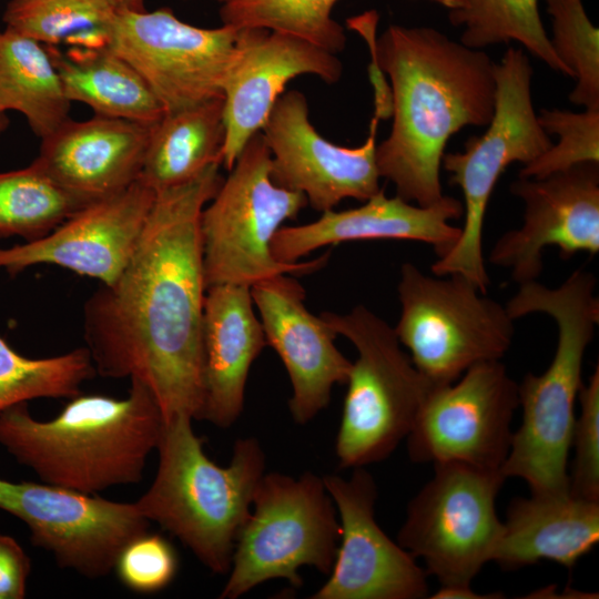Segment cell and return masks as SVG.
<instances>
[{"label":"cell","instance_id":"1","mask_svg":"<svg viewBox=\"0 0 599 599\" xmlns=\"http://www.w3.org/2000/svg\"><path fill=\"white\" fill-rule=\"evenodd\" d=\"M220 166L155 192L128 264L83 307L85 348L95 373L145 385L164 420L202 419L206 286L200 219L223 181Z\"/></svg>","mask_w":599,"mask_h":599},{"label":"cell","instance_id":"2","mask_svg":"<svg viewBox=\"0 0 599 599\" xmlns=\"http://www.w3.org/2000/svg\"><path fill=\"white\" fill-rule=\"evenodd\" d=\"M377 20L375 11L347 20L390 80L393 123L376 145L377 169L397 196L429 206L444 196L439 173L449 138L493 116L496 63L433 28L390 24L376 38Z\"/></svg>","mask_w":599,"mask_h":599},{"label":"cell","instance_id":"3","mask_svg":"<svg viewBox=\"0 0 599 599\" xmlns=\"http://www.w3.org/2000/svg\"><path fill=\"white\" fill-rule=\"evenodd\" d=\"M130 382L124 398L79 394L50 420L11 406L0 413V445L43 483L90 495L136 484L164 418L150 389Z\"/></svg>","mask_w":599,"mask_h":599},{"label":"cell","instance_id":"4","mask_svg":"<svg viewBox=\"0 0 599 599\" xmlns=\"http://www.w3.org/2000/svg\"><path fill=\"white\" fill-rule=\"evenodd\" d=\"M596 277L573 271L558 287L537 281L519 284L505 305L515 321L532 313L552 317L557 325L554 358L541 375L526 374L518 384L522 418L512 433L500 467L505 478L524 479L531 494L569 493L568 457L581 386L583 357L599 323Z\"/></svg>","mask_w":599,"mask_h":599},{"label":"cell","instance_id":"5","mask_svg":"<svg viewBox=\"0 0 599 599\" xmlns=\"http://www.w3.org/2000/svg\"><path fill=\"white\" fill-rule=\"evenodd\" d=\"M192 420L185 415L164 420L156 475L134 504L145 519L223 575L230 570L237 536L265 474V455L256 438H241L230 465L219 466L206 456Z\"/></svg>","mask_w":599,"mask_h":599},{"label":"cell","instance_id":"6","mask_svg":"<svg viewBox=\"0 0 599 599\" xmlns=\"http://www.w3.org/2000/svg\"><path fill=\"white\" fill-rule=\"evenodd\" d=\"M230 174L200 219L206 288L216 284L253 285L281 274L306 275L323 268L329 252L311 261L283 263L272 240L287 220L307 205L304 194L275 184L271 154L261 132L244 145Z\"/></svg>","mask_w":599,"mask_h":599},{"label":"cell","instance_id":"7","mask_svg":"<svg viewBox=\"0 0 599 599\" xmlns=\"http://www.w3.org/2000/svg\"><path fill=\"white\" fill-rule=\"evenodd\" d=\"M532 68L520 49L509 48L495 67V105L487 130L470 136L463 152L445 153L441 166L449 183L464 196V224L457 243L432 265L434 275L458 274L483 293L490 285L484 254L483 229L490 195L514 162L527 164L551 145L531 99Z\"/></svg>","mask_w":599,"mask_h":599},{"label":"cell","instance_id":"8","mask_svg":"<svg viewBox=\"0 0 599 599\" xmlns=\"http://www.w3.org/2000/svg\"><path fill=\"white\" fill-rule=\"evenodd\" d=\"M321 316L357 351L335 441L338 464L357 468L382 461L406 439L432 384L404 352L394 327L366 306Z\"/></svg>","mask_w":599,"mask_h":599},{"label":"cell","instance_id":"9","mask_svg":"<svg viewBox=\"0 0 599 599\" xmlns=\"http://www.w3.org/2000/svg\"><path fill=\"white\" fill-rule=\"evenodd\" d=\"M341 538L336 507L323 477L265 473L236 539L229 579L220 593L236 599L262 582L285 579L302 586L298 570L329 573Z\"/></svg>","mask_w":599,"mask_h":599},{"label":"cell","instance_id":"10","mask_svg":"<svg viewBox=\"0 0 599 599\" xmlns=\"http://www.w3.org/2000/svg\"><path fill=\"white\" fill-rule=\"evenodd\" d=\"M400 316L394 327L418 372L433 386L457 380L473 365L500 359L515 335L506 307L468 278L400 267Z\"/></svg>","mask_w":599,"mask_h":599},{"label":"cell","instance_id":"11","mask_svg":"<svg viewBox=\"0 0 599 599\" xmlns=\"http://www.w3.org/2000/svg\"><path fill=\"white\" fill-rule=\"evenodd\" d=\"M409 501L397 542L423 559L440 586H470L493 556L502 530L496 498L505 476L447 461Z\"/></svg>","mask_w":599,"mask_h":599},{"label":"cell","instance_id":"12","mask_svg":"<svg viewBox=\"0 0 599 599\" xmlns=\"http://www.w3.org/2000/svg\"><path fill=\"white\" fill-rule=\"evenodd\" d=\"M518 407V384L500 359L477 363L454 383L432 385L406 437L409 458L500 469Z\"/></svg>","mask_w":599,"mask_h":599},{"label":"cell","instance_id":"13","mask_svg":"<svg viewBox=\"0 0 599 599\" xmlns=\"http://www.w3.org/2000/svg\"><path fill=\"white\" fill-rule=\"evenodd\" d=\"M236 35L232 26H192L167 8L121 10L108 48L140 74L169 113L223 98Z\"/></svg>","mask_w":599,"mask_h":599},{"label":"cell","instance_id":"14","mask_svg":"<svg viewBox=\"0 0 599 599\" xmlns=\"http://www.w3.org/2000/svg\"><path fill=\"white\" fill-rule=\"evenodd\" d=\"M0 509L22 520L31 542L60 568L97 579L108 576L124 546L149 531L134 502H119L48 483L0 478Z\"/></svg>","mask_w":599,"mask_h":599},{"label":"cell","instance_id":"15","mask_svg":"<svg viewBox=\"0 0 599 599\" xmlns=\"http://www.w3.org/2000/svg\"><path fill=\"white\" fill-rule=\"evenodd\" d=\"M378 122L372 118L367 139L359 146H341L312 124L302 92L284 91L261 131L271 154L273 182L304 194L318 212L333 210L348 197L368 200L382 190L376 164Z\"/></svg>","mask_w":599,"mask_h":599},{"label":"cell","instance_id":"16","mask_svg":"<svg viewBox=\"0 0 599 599\" xmlns=\"http://www.w3.org/2000/svg\"><path fill=\"white\" fill-rule=\"evenodd\" d=\"M510 192L524 203L522 224L501 235L489 261L510 271L518 284L536 281L544 251L556 246L562 258L599 252V167L585 163L546 177H519Z\"/></svg>","mask_w":599,"mask_h":599},{"label":"cell","instance_id":"17","mask_svg":"<svg viewBox=\"0 0 599 599\" xmlns=\"http://www.w3.org/2000/svg\"><path fill=\"white\" fill-rule=\"evenodd\" d=\"M349 478L323 477L339 517L341 538L326 582L313 599H420L427 573L375 519L377 487L364 467Z\"/></svg>","mask_w":599,"mask_h":599},{"label":"cell","instance_id":"18","mask_svg":"<svg viewBox=\"0 0 599 599\" xmlns=\"http://www.w3.org/2000/svg\"><path fill=\"white\" fill-rule=\"evenodd\" d=\"M342 73L343 64L335 53L303 39L263 28L237 29L222 83V165L231 170L247 141L262 131L292 79L312 74L333 84Z\"/></svg>","mask_w":599,"mask_h":599},{"label":"cell","instance_id":"19","mask_svg":"<svg viewBox=\"0 0 599 599\" xmlns=\"http://www.w3.org/2000/svg\"><path fill=\"white\" fill-rule=\"evenodd\" d=\"M154 199L155 192L138 179L87 204L45 236L0 248V268L16 275L48 264L111 284L131 258Z\"/></svg>","mask_w":599,"mask_h":599},{"label":"cell","instance_id":"20","mask_svg":"<svg viewBox=\"0 0 599 599\" xmlns=\"http://www.w3.org/2000/svg\"><path fill=\"white\" fill-rule=\"evenodd\" d=\"M251 294L267 345L290 377L291 415L306 424L328 405L333 386L347 382L352 362L336 347L334 329L306 308L305 290L295 278L276 275L253 285Z\"/></svg>","mask_w":599,"mask_h":599},{"label":"cell","instance_id":"21","mask_svg":"<svg viewBox=\"0 0 599 599\" xmlns=\"http://www.w3.org/2000/svg\"><path fill=\"white\" fill-rule=\"evenodd\" d=\"M358 207L328 210L314 222L282 226L272 240V253L283 263H295L327 245L366 240H410L433 246L438 257L457 243L460 227L449 222L463 216V203L444 195L429 206L412 204L382 189Z\"/></svg>","mask_w":599,"mask_h":599},{"label":"cell","instance_id":"22","mask_svg":"<svg viewBox=\"0 0 599 599\" xmlns=\"http://www.w3.org/2000/svg\"><path fill=\"white\" fill-rule=\"evenodd\" d=\"M151 126L98 114L69 119L41 139L33 162L62 189L91 203L139 179Z\"/></svg>","mask_w":599,"mask_h":599},{"label":"cell","instance_id":"23","mask_svg":"<svg viewBox=\"0 0 599 599\" xmlns=\"http://www.w3.org/2000/svg\"><path fill=\"white\" fill-rule=\"evenodd\" d=\"M266 345L251 287L216 284L206 288L202 419L221 428L237 420L244 407L250 368Z\"/></svg>","mask_w":599,"mask_h":599},{"label":"cell","instance_id":"24","mask_svg":"<svg viewBox=\"0 0 599 599\" xmlns=\"http://www.w3.org/2000/svg\"><path fill=\"white\" fill-rule=\"evenodd\" d=\"M598 540L599 500L531 494L509 505L491 561L518 569L550 560L571 569Z\"/></svg>","mask_w":599,"mask_h":599},{"label":"cell","instance_id":"25","mask_svg":"<svg viewBox=\"0 0 599 599\" xmlns=\"http://www.w3.org/2000/svg\"><path fill=\"white\" fill-rule=\"evenodd\" d=\"M223 98L164 113L151 126L139 179L154 192L184 184L222 165Z\"/></svg>","mask_w":599,"mask_h":599},{"label":"cell","instance_id":"26","mask_svg":"<svg viewBox=\"0 0 599 599\" xmlns=\"http://www.w3.org/2000/svg\"><path fill=\"white\" fill-rule=\"evenodd\" d=\"M48 48L70 102L87 104L98 115L148 125L163 116L161 104L144 80L109 48Z\"/></svg>","mask_w":599,"mask_h":599},{"label":"cell","instance_id":"27","mask_svg":"<svg viewBox=\"0 0 599 599\" xmlns=\"http://www.w3.org/2000/svg\"><path fill=\"white\" fill-rule=\"evenodd\" d=\"M70 104L48 45L0 30V110L23 114L43 139L70 119Z\"/></svg>","mask_w":599,"mask_h":599},{"label":"cell","instance_id":"28","mask_svg":"<svg viewBox=\"0 0 599 599\" xmlns=\"http://www.w3.org/2000/svg\"><path fill=\"white\" fill-rule=\"evenodd\" d=\"M106 0H11L3 21L48 47L106 49L116 14Z\"/></svg>","mask_w":599,"mask_h":599},{"label":"cell","instance_id":"29","mask_svg":"<svg viewBox=\"0 0 599 599\" xmlns=\"http://www.w3.org/2000/svg\"><path fill=\"white\" fill-rule=\"evenodd\" d=\"M453 26L463 27L460 42L473 49L517 41L548 67L571 78L555 53L541 22L538 0H463L449 11Z\"/></svg>","mask_w":599,"mask_h":599},{"label":"cell","instance_id":"30","mask_svg":"<svg viewBox=\"0 0 599 599\" xmlns=\"http://www.w3.org/2000/svg\"><path fill=\"white\" fill-rule=\"evenodd\" d=\"M87 204L52 181L34 162L0 173V238H41Z\"/></svg>","mask_w":599,"mask_h":599},{"label":"cell","instance_id":"31","mask_svg":"<svg viewBox=\"0 0 599 599\" xmlns=\"http://www.w3.org/2000/svg\"><path fill=\"white\" fill-rule=\"evenodd\" d=\"M95 374L85 347L45 358H29L0 336V413L38 398H67Z\"/></svg>","mask_w":599,"mask_h":599},{"label":"cell","instance_id":"32","mask_svg":"<svg viewBox=\"0 0 599 599\" xmlns=\"http://www.w3.org/2000/svg\"><path fill=\"white\" fill-rule=\"evenodd\" d=\"M338 0H233L222 4V24L291 34L332 53L346 45L344 28L332 18Z\"/></svg>","mask_w":599,"mask_h":599},{"label":"cell","instance_id":"33","mask_svg":"<svg viewBox=\"0 0 599 599\" xmlns=\"http://www.w3.org/2000/svg\"><path fill=\"white\" fill-rule=\"evenodd\" d=\"M552 18L551 47L568 68L576 85L569 100L585 109H599V30L582 0H545Z\"/></svg>","mask_w":599,"mask_h":599},{"label":"cell","instance_id":"34","mask_svg":"<svg viewBox=\"0 0 599 599\" xmlns=\"http://www.w3.org/2000/svg\"><path fill=\"white\" fill-rule=\"evenodd\" d=\"M537 116L545 132L557 135L559 141L525 164L519 177L541 179L579 164H599V109L578 113L544 109Z\"/></svg>","mask_w":599,"mask_h":599},{"label":"cell","instance_id":"35","mask_svg":"<svg viewBox=\"0 0 599 599\" xmlns=\"http://www.w3.org/2000/svg\"><path fill=\"white\" fill-rule=\"evenodd\" d=\"M579 416L576 417L571 447L575 458L569 474V493L599 500V366L580 388Z\"/></svg>","mask_w":599,"mask_h":599},{"label":"cell","instance_id":"36","mask_svg":"<svg viewBox=\"0 0 599 599\" xmlns=\"http://www.w3.org/2000/svg\"><path fill=\"white\" fill-rule=\"evenodd\" d=\"M177 568L173 546L162 536L149 531L128 542L114 566L120 581L139 593L164 589L174 579Z\"/></svg>","mask_w":599,"mask_h":599},{"label":"cell","instance_id":"37","mask_svg":"<svg viewBox=\"0 0 599 599\" xmlns=\"http://www.w3.org/2000/svg\"><path fill=\"white\" fill-rule=\"evenodd\" d=\"M31 562L22 547L10 536L0 534V599H22Z\"/></svg>","mask_w":599,"mask_h":599},{"label":"cell","instance_id":"38","mask_svg":"<svg viewBox=\"0 0 599 599\" xmlns=\"http://www.w3.org/2000/svg\"><path fill=\"white\" fill-rule=\"evenodd\" d=\"M434 599H498L504 598L502 593H477L471 586H440L430 597Z\"/></svg>","mask_w":599,"mask_h":599},{"label":"cell","instance_id":"39","mask_svg":"<svg viewBox=\"0 0 599 599\" xmlns=\"http://www.w3.org/2000/svg\"><path fill=\"white\" fill-rule=\"evenodd\" d=\"M118 11H142L144 8V0H106Z\"/></svg>","mask_w":599,"mask_h":599},{"label":"cell","instance_id":"40","mask_svg":"<svg viewBox=\"0 0 599 599\" xmlns=\"http://www.w3.org/2000/svg\"><path fill=\"white\" fill-rule=\"evenodd\" d=\"M432 1H435L446 8L450 10H455L457 8H459L463 3V0H432Z\"/></svg>","mask_w":599,"mask_h":599},{"label":"cell","instance_id":"41","mask_svg":"<svg viewBox=\"0 0 599 599\" xmlns=\"http://www.w3.org/2000/svg\"><path fill=\"white\" fill-rule=\"evenodd\" d=\"M8 125V118L6 115V112L0 110V134L6 130Z\"/></svg>","mask_w":599,"mask_h":599},{"label":"cell","instance_id":"42","mask_svg":"<svg viewBox=\"0 0 599 599\" xmlns=\"http://www.w3.org/2000/svg\"><path fill=\"white\" fill-rule=\"evenodd\" d=\"M216 1H219V2L222 3V4H225V3H229V2H231V1H233V0H216Z\"/></svg>","mask_w":599,"mask_h":599}]
</instances>
